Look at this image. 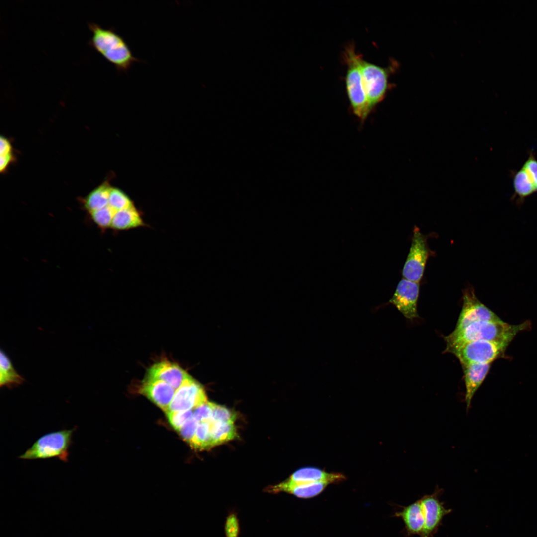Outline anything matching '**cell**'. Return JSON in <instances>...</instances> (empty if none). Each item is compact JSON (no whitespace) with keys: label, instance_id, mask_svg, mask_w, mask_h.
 Segmentation results:
<instances>
[{"label":"cell","instance_id":"6da1fadb","mask_svg":"<svg viewBox=\"0 0 537 537\" xmlns=\"http://www.w3.org/2000/svg\"><path fill=\"white\" fill-rule=\"evenodd\" d=\"M92 33L89 44L118 72H127L136 62H143L133 54L129 46L115 28H104L95 23L88 24Z\"/></svg>","mask_w":537,"mask_h":537},{"label":"cell","instance_id":"7a4b0ae2","mask_svg":"<svg viewBox=\"0 0 537 537\" xmlns=\"http://www.w3.org/2000/svg\"><path fill=\"white\" fill-rule=\"evenodd\" d=\"M528 326L527 322L510 325L503 321H479L470 324L459 331H453L445 337V350L477 340H486L509 344L518 332Z\"/></svg>","mask_w":537,"mask_h":537},{"label":"cell","instance_id":"3957f363","mask_svg":"<svg viewBox=\"0 0 537 537\" xmlns=\"http://www.w3.org/2000/svg\"><path fill=\"white\" fill-rule=\"evenodd\" d=\"M347 65L346 87L354 114L364 122L370 114L365 92L361 70V55L356 53L353 44L347 45L344 52Z\"/></svg>","mask_w":537,"mask_h":537},{"label":"cell","instance_id":"277c9868","mask_svg":"<svg viewBox=\"0 0 537 537\" xmlns=\"http://www.w3.org/2000/svg\"><path fill=\"white\" fill-rule=\"evenodd\" d=\"M76 428L51 432L38 438L19 458L23 460L57 458L67 462Z\"/></svg>","mask_w":537,"mask_h":537},{"label":"cell","instance_id":"5b68a950","mask_svg":"<svg viewBox=\"0 0 537 537\" xmlns=\"http://www.w3.org/2000/svg\"><path fill=\"white\" fill-rule=\"evenodd\" d=\"M508 345L486 340L468 342L445 350L453 354L461 366L472 363L491 364L505 350Z\"/></svg>","mask_w":537,"mask_h":537},{"label":"cell","instance_id":"8992f818","mask_svg":"<svg viewBox=\"0 0 537 537\" xmlns=\"http://www.w3.org/2000/svg\"><path fill=\"white\" fill-rule=\"evenodd\" d=\"M392 68L391 66L381 67L362 60L363 86L370 112L386 96L389 88L388 77Z\"/></svg>","mask_w":537,"mask_h":537},{"label":"cell","instance_id":"52a82bcc","mask_svg":"<svg viewBox=\"0 0 537 537\" xmlns=\"http://www.w3.org/2000/svg\"><path fill=\"white\" fill-rule=\"evenodd\" d=\"M428 255L426 237L415 226L410 251L403 269L404 278L419 283L423 276Z\"/></svg>","mask_w":537,"mask_h":537},{"label":"cell","instance_id":"ba28073f","mask_svg":"<svg viewBox=\"0 0 537 537\" xmlns=\"http://www.w3.org/2000/svg\"><path fill=\"white\" fill-rule=\"evenodd\" d=\"M479 321H502L478 299L472 288H467L463 291L462 307L454 330H461Z\"/></svg>","mask_w":537,"mask_h":537},{"label":"cell","instance_id":"9c48e42d","mask_svg":"<svg viewBox=\"0 0 537 537\" xmlns=\"http://www.w3.org/2000/svg\"><path fill=\"white\" fill-rule=\"evenodd\" d=\"M207 402L202 386L190 375L176 390L166 412L194 410Z\"/></svg>","mask_w":537,"mask_h":537},{"label":"cell","instance_id":"30bf717a","mask_svg":"<svg viewBox=\"0 0 537 537\" xmlns=\"http://www.w3.org/2000/svg\"><path fill=\"white\" fill-rule=\"evenodd\" d=\"M442 489L437 486L431 494L425 495L421 500L424 514V527L420 537H433L442 525L444 517L450 513L452 509H447L439 499Z\"/></svg>","mask_w":537,"mask_h":537},{"label":"cell","instance_id":"8fae6325","mask_svg":"<svg viewBox=\"0 0 537 537\" xmlns=\"http://www.w3.org/2000/svg\"><path fill=\"white\" fill-rule=\"evenodd\" d=\"M419 293V283L401 279L390 300L407 319L413 320L418 317L417 301Z\"/></svg>","mask_w":537,"mask_h":537},{"label":"cell","instance_id":"7c38bea8","mask_svg":"<svg viewBox=\"0 0 537 537\" xmlns=\"http://www.w3.org/2000/svg\"><path fill=\"white\" fill-rule=\"evenodd\" d=\"M176 390L163 381L147 377H145L139 387L140 394L146 396L165 413L168 409Z\"/></svg>","mask_w":537,"mask_h":537},{"label":"cell","instance_id":"4fadbf2b","mask_svg":"<svg viewBox=\"0 0 537 537\" xmlns=\"http://www.w3.org/2000/svg\"><path fill=\"white\" fill-rule=\"evenodd\" d=\"M189 376L177 363L162 360L153 364L147 370L145 377L163 381L177 390Z\"/></svg>","mask_w":537,"mask_h":537},{"label":"cell","instance_id":"5bb4252c","mask_svg":"<svg viewBox=\"0 0 537 537\" xmlns=\"http://www.w3.org/2000/svg\"><path fill=\"white\" fill-rule=\"evenodd\" d=\"M465 386V401L466 411L471 407L472 399L486 377L490 364L472 363L462 366Z\"/></svg>","mask_w":537,"mask_h":537},{"label":"cell","instance_id":"9a60e30c","mask_svg":"<svg viewBox=\"0 0 537 537\" xmlns=\"http://www.w3.org/2000/svg\"><path fill=\"white\" fill-rule=\"evenodd\" d=\"M346 479L341 473H328L316 467H304L293 473L287 480L292 483L323 482L328 484L338 483Z\"/></svg>","mask_w":537,"mask_h":537},{"label":"cell","instance_id":"2e32d148","mask_svg":"<svg viewBox=\"0 0 537 537\" xmlns=\"http://www.w3.org/2000/svg\"><path fill=\"white\" fill-rule=\"evenodd\" d=\"M396 516L403 520L408 535L422 534L425 524L423 506L420 499L403 507L402 510L395 513Z\"/></svg>","mask_w":537,"mask_h":537},{"label":"cell","instance_id":"e0dca14e","mask_svg":"<svg viewBox=\"0 0 537 537\" xmlns=\"http://www.w3.org/2000/svg\"><path fill=\"white\" fill-rule=\"evenodd\" d=\"M328 483H292L286 480L277 485L269 487L267 490L270 493L285 492L301 498H310L320 494L328 485Z\"/></svg>","mask_w":537,"mask_h":537},{"label":"cell","instance_id":"ac0fdd59","mask_svg":"<svg viewBox=\"0 0 537 537\" xmlns=\"http://www.w3.org/2000/svg\"><path fill=\"white\" fill-rule=\"evenodd\" d=\"M146 226L142 214L134 205L117 211L111 228L116 231H123Z\"/></svg>","mask_w":537,"mask_h":537},{"label":"cell","instance_id":"d6986e66","mask_svg":"<svg viewBox=\"0 0 537 537\" xmlns=\"http://www.w3.org/2000/svg\"><path fill=\"white\" fill-rule=\"evenodd\" d=\"M25 379L15 369L9 358L0 351V386L11 388L22 384Z\"/></svg>","mask_w":537,"mask_h":537},{"label":"cell","instance_id":"ffe728a7","mask_svg":"<svg viewBox=\"0 0 537 537\" xmlns=\"http://www.w3.org/2000/svg\"><path fill=\"white\" fill-rule=\"evenodd\" d=\"M512 177L514 191L513 198H516L517 202L521 204L525 198L537 191L528 175L522 167L514 172Z\"/></svg>","mask_w":537,"mask_h":537},{"label":"cell","instance_id":"44dd1931","mask_svg":"<svg viewBox=\"0 0 537 537\" xmlns=\"http://www.w3.org/2000/svg\"><path fill=\"white\" fill-rule=\"evenodd\" d=\"M112 188L108 182H105L92 190L84 199L85 209L90 213L107 206Z\"/></svg>","mask_w":537,"mask_h":537},{"label":"cell","instance_id":"7402d4cb","mask_svg":"<svg viewBox=\"0 0 537 537\" xmlns=\"http://www.w3.org/2000/svg\"><path fill=\"white\" fill-rule=\"evenodd\" d=\"M209 422L212 447L230 441L236 437L237 433L234 423L211 420Z\"/></svg>","mask_w":537,"mask_h":537},{"label":"cell","instance_id":"603a6c76","mask_svg":"<svg viewBox=\"0 0 537 537\" xmlns=\"http://www.w3.org/2000/svg\"><path fill=\"white\" fill-rule=\"evenodd\" d=\"M195 449H205L212 447L210 422L199 423L195 433L190 442Z\"/></svg>","mask_w":537,"mask_h":537},{"label":"cell","instance_id":"cb8c5ba5","mask_svg":"<svg viewBox=\"0 0 537 537\" xmlns=\"http://www.w3.org/2000/svg\"><path fill=\"white\" fill-rule=\"evenodd\" d=\"M117 211L108 205L106 207L90 213L92 221L101 230L111 228L113 219Z\"/></svg>","mask_w":537,"mask_h":537},{"label":"cell","instance_id":"d4e9b609","mask_svg":"<svg viewBox=\"0 0 537 537\" xmlns=\"http://www.w3.org/2000/svg\"><path fill=\"white\" fill-rule=\"evenodd\" d=\"M108 205L118 211L134 206L129 196L121 190L112 188L109 195Z\"/></svg>","mask_w":537,"mask_h":537},{"label":"cell","instance_id":"484cf974","mask_svg":"<svg viewBox=\"0 0 537 537\" xmlns=\"http://www.w3.org/2000/svg\"><path fill=\"white\" fill-rule=\"evenodd\" d=\"M166 413L170 424L178 431L188 420L193 416L192 410L168 411Z\"/></svg>","mask_w":537,"mask_h":537},{"label":"cell","instance_id":"4316f807","mask_svg":"<svg viewBox=\"0 0 537 537\" xmlns=\"http://www.w3.org/2000/svg\"><path fill=\"white\" fill-rule=\"evenodd\" d=\"M211 405L212 410L211 421L226 423H234L235 419V415L229 409L225 407L212 402H211Z\"/></svg>","mask_w":537,"mask_h":537},{"label":"cell","instance_id":"83f0119b","mask_svg":"<svg viewBox=\"0 0 537 537\" xmlns=\"http://www.w3.org/2000/svg\"><path fill=\"white\" fill-rule=\"evenodd\" d=\"M528 175L537 192V160L533 151H530L529 156L522 166Z\"/></svg>","mask_w":537,"mask_h":537},{"label":"cell","instance_id":"f1b7e54d","mask_svg":"<svg viewBox=\"0 0 537 537\" xmlns=\"http://www.w3.org/2000/svg\"><path fill=\"white\" fill-rule=\"evenodd\" d=\"M198 423L193 416L183 425L178 432L185 441L190 443L195 433Z\"/></svg>","mask_w":537,"mask_h":537},{"label":"cell","instance_id":"f546056e","mask_svg":"<svg viewBox=\"0 0 537 537\" xmlns=\"http://www.w3.org/2000/svg\"><path fill=\"white\" fill-rule=\"evenodd\" d=\"M212 410L211 402H207L194 409L193 417L199 422H209L211 420Z\"/></svg>","mask_w":537,"mask_h":537},{"label":"cell","instance_id":"4dcf8cb0","mask_svg":"<svg viewBox=\"0 0 537 537\" xmlns=\"http://www.w3.org/2000/svg\"><path fill=\"white\" fill-rule=\"evenodd\" d=\"M225 531L226 537H238L239 533V521L235 513H231L227 518Z\"/></svg>","mask_w":537,"mask_h":537},{"label":"cell","instance_id":"1f68e13d","mask_svg":"<svg viewBox=\"0 0 537 537\" xmlns=\"http://www.w3.org/2000/svg\"><path fill=\"white\" fill-rule=\"evenodd\" d=\"M11 145L8 140L5 137L1 136L0 139V155L11 153Z\"/></svg>","mask_w":537,"mask_h":537},{"label":"cell","instance_id":"d6a6232c","mask_svg":"<svg viewBox=\"0 0 537 537\" xmlns=\"http://www.w3.org/2000/svg\"><path fill=\"white\" fill-rule=\"evenodd\" d=\"M12 160V155L11 153L0 155V171H3L7 167Z\"/></svg>","mask_w":537,"mask_h":537}]
</instances>
